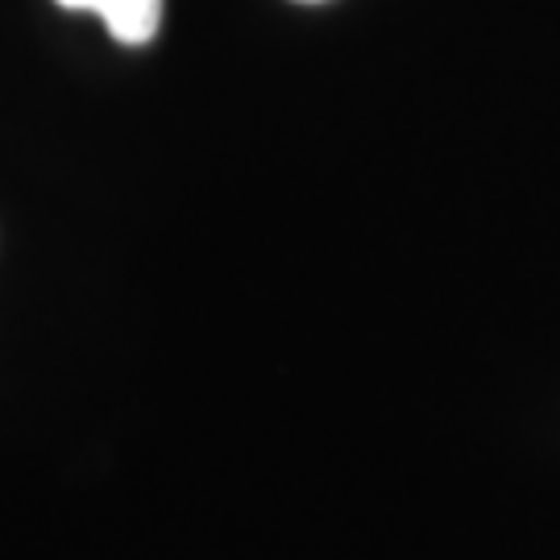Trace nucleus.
<instances>
[{"label": "nucleus", "instance_id": "obj_2", "mask_svg": "<svg viewBox=\"0 0 560 560\" xmlns=\"http://www.w3.org/2000/svg\"><path fill=\"white\" fill-rule=\"evenodd\" d=\"M300 4H320V0H300Z\"/></svg>", "mask_w": 560, "mask_h": 560}, {"label": "nucleus", "instance_id": "obj_1", "mask_svg": "<svg viewBox=\"0 0 560 560\" xmlns=\"http://www.w3.org/2000/svg\"><path fill=\"white\" fill-rule=\"evenodd\" d=\"M55 4L96 13L120 46H145L162 25V0H55Z\"/></svg>", "mask_w": 560, "mask_h": 560}]
</instances>
